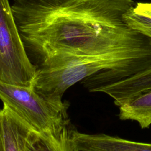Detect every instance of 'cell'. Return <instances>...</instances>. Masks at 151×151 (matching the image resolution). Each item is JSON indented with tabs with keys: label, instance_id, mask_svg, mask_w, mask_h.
Here are the masks:
<instances>
[{
	"label": "cell",
	"instance_id": "1",
	"mask_svg": "<svg viewBox=\"0 0 151 151\" xmlns=\"http://www.w3.org/2000/svg\"><path fill=\"white\" fill-rule=\"evenodd\" d=\"M133 0H14L11 8L29 57H94L151 41L124 15Z\"/></svg>",
	"mask_w": 151,
	"mask_h": 151
},
{
	"label": "cell",
	"instance_id": "2",
	"mask_svg": "<svg viewBox=\"0 0 151 151\" xmlns=\"http://www.w3.org/2000/svg\"><path fill=\"white\" fill-rule=\"evenodd\" d=\"M0 100L35 130L61 136L69 128L67 102L61 104L52 103L32 87L0 81Z\"/></svg>",
	"mask_w": 151,
	"mask_h": 151
},
{
	"label": "cell",
	"instance_id": "3",
	"mask_svg": "<svg viewBox=\"0 0 151 151\" xmlns=\"http://www.w3.org/2000/svg\"><path fill=\"white\" fill-rule=\"evenodd\" d=\"M37 69L26 52L9 0H0V81L31 87Z\"/></svg>",
	"mask_w": 151,
	"mask_h": 151
},
{
	"label": "cell",
	"instance_id": "4",
	"mask_svg": "<svg viewBox=\"0 0 151 151\" xmlns=\"http://www.w3.org/2000/svg\"><path fill=\"white\" fill-rule=\"evenodd\" d=\"M65 143L78 151H151V143L125 139L106 134H86L68 130Z\"/></svg>",
	"mask_w": 151,
	"mask_h": 151
},
{
	"label": "cell",
	"instance_id": "5",
	"mask_svg": "<svg viewBox=\"0 0 151 151\" xmlns=\"http://www.w3.org/2000/svg\"><path fill=\"white\" fill-rule=\"evenodd\" d=\"M151 89V66L131 76L99 86L93 92L103 93L119 106L130 98Z\"/></svg>",
	"mask_w": 151,
	"mask_h": 151
},
{
	"label": "cell",
	"instance_id": "6",
	"mask_svg": "<svg viewBox=\"0 0 151 151\" xmlns=\"http://www.w3.org/2000/svg\"><path fill=\"white\" fill-rule=\"evenodd\" d=\"M31 128L4 106L0 109V151H22L24 137Z\"/></svg>",
	"mask_w": 151,
	"mask_h": 151
},
{
	"label": "cell",
	"instance_id": "7",
	"mask_svg": "<svg viewBox=\"0 0 151 151\" xmlns=\"http://www.w3.org/2000/svg\"><path fill=\"white\" fill-rule=\"evenodd\" d=\"M122 120L136 122L142 129L151 125V89L143 91L119 106Z\"/></svg>",
	"mask_w": 151,
	"mask_h": 151
},
{
	"label": "cell",
	"instance_id": "8",
	"mask_svg": "<svg viewBox=\"0 0 151 151\" xmlns=\"http://www.w3.org/2000/svg\"><path fill=\"white\" fill-rule=\"evenodd\" d=\"M67 131L61 136H56L31 128L24 137L22 151H67L65 139Z\"/></svg>",
	"mask_w": 151,
	"mask_h": 151
},
{
	"label": "cell",
	"instance_id": "9",
	"mask_svg": "<svg viewBox=\"0 0 151 151\" xmlns=\"http://www.w3.org/2000/svg\"><path fill=\"white\" fill-rule=\"evenodd\" d=\"M133 8L124 15L125 22L130 28L151 39V18L135 12Z\"/></svg>",
	"mask_w": 151,
	"mask_h": 151
},
{
	"label": "cell",
	"instance_id": "10",
	"mask_svg": "<svg viewBox=\"0 0 151 151\" xmlns=\"http://www.w3.org/2000/svg\"><path fill=\"white\" fill-rule=\"evenodd\" d=\"M135 12L151 18V3L137 2L133 8Z\"/></svg>",
	"mask_w": 151,
	"mask_h": 151
},
{
	"label": "cell",
	"instance_id": "11",
	"mask_svg": "<svg viewBox=\"0 0 151 151\" xmlns=\"http://www.w3.org/2000/svg\"><path fill=\"white\" fill-rule=\"evenodd\" d=\"M65 147H66V150L67 151H78V150H77L76 149H74L70 147H69L67 145L66 143H65Z\"/></svg>",
	"mask_w": 151,
	"mask_h": 151
},
{
	"label": "cell",
	"instance_id": "12",
	"mask_svg": "<svg viewBox=\"0 0 151 151\" xmlns=\"http://www.w3.org/2000/svg\"></svg>",
	"mask_w": 151,
	"mask_h": 151
}]
</instances>
